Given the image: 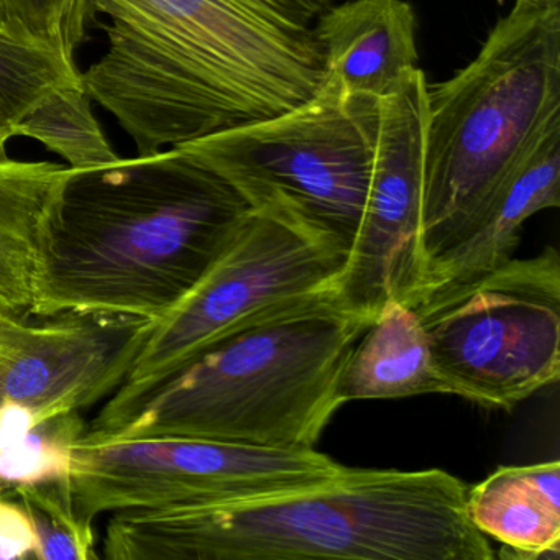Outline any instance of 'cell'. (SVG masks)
<instances>
[{"mask_svg": "<svg viewBox=\"0 0 560 560\" xmlns=\"http://www.w3.org/2000/svg\"><path fill=\"white\" fill-rule=\"evenodd\" d=\"M107 50L81 81L139 155L294 109L326 84L330 0H86Z\"/></svg>", "mask_w": 560, "mask_h": 560, "instance_id": "1", "label": "cell"}, {"mask_svg": "<svg viewBox=\"0 0 560 560\" xmlns=\"http://www.w3.org/2000/svg\"><path fill=\"white\" fill-rule=\"evenodd\" d=\"M252 212L228 179L179 147L68 168L42 225L27 317L97 311L155 323Z\"/></svg>", "mask_w": 560, "mask_h": 560, "instance_id": "2", "label": "cell"}, {"mask_svg": "<svg viewBox=\"0 0 560 560\" xmlns=\"http://www.w3.org/2000/svg\"><path fill=\"white\" fill-rule=\"evenodd\" d=\"M447 471L355 470L254 500L113 513L109 560H491Z\"/></svg>", "mask_w": 560, "mask_h": 560, "instance_id": "3", "label": "cell"}, {"mask_svg": "<svg viewBox=\"0 0 560 560\" xmlns=\"http://www.w3.org/2000/svg\"><path fill=\"white\" fill-rule=\"evenodd\" d=\"M370 323L334 287L278 304L163 378L120 386L83 439L182 435L313 448L342 406L340 376Z\"/></svg>", "mask_w": 560, "mask_h": 560, "instance_id": "4", "label": "cell"}, {"mask_svg": "<svg viewBox=\"0 0 560 560\" xmlns=\"http://www.w3.org/2000/svg\"><path fill=\"white\" fill-rule=\"evenodd\" d=\"M556 129L560 2L516 0L471 63L445 83L428 84L425 268Z\"/></svg>", "mask_w": 560, "mask_h": 560, "instance_id": "5", "label": "cell"}, {"mask_svg": "<svg viewBox=\"0 0 560 560\" xmlns=\"http://www.w3.org/2000/svg\"><path fill=\"white\" fill-rule=\"evenodd\" d=\"M380 100L327 78L316 96L179 149L228 179L252 211L347 260L369 192Z\"/></svg>", "mask_w": 560, "mask_h": 560, "instance_id": "6", "label": "cell"}, {"mask_svg": "<svg viewBox=\"0 0 560 560\" xmlns=\"http://www.w3.org/2000/svg\"><path fill=\"white\" fill-rule=\"evenodd\" d=\"M444 393L513 409L560 376V258L546 247L419 298Z\"/></svg>", "mask_w": 560, "mask_h": 560, "instance_id": "7", "label": "cell"}, {"mask_svg": "<svg viewBox=\"0 0 560 560\" xmlns=\"http://www.w3.org/2000/svg\"><path fill=\"white\" fill-rule=\"evenodd\" d=\"M347 467L316 448H273L159 435L81 439L71 457L78 511L104 513L254 500L329 483Z\"/></svg>", "mask_w": 560, "mask_h": 560, "instance_id": "8", "label": "cell"}, {"mask_svg": "<svg viewBox=\"0 0 560 560\" xmlns=\"http://www.w3.org/2000/svg\"><path fill=\"white\" fill-rule=\"evenodd\" d=\"M343 264L283 222L252 212L198 284L152 323L120 386L156 382L264 311L334 287Z\"/></svg>", "mask_w": 560, "mask_h": 560, "instance_id": "9", "label": "cell"}, {"mask_svg": "<svg viewBox=\"0 0 560 560\" xmlns=\"http://www.w3.org/2000/svg\"><path fill=\"white\" fill-rule=\"evenodd\" d=\"M425 116L428 80L416 68L380 100L369 192L355 241L334 283L337 300L370 320L386 301L411 304L424 281Z\"/></svg>", "mask_w": 560, "mask_h": 560, "instance_id": "10", "label": "cell"}, {"mask_svg": "<svg viewBox=\"0 0 560 560\" xmlns=\"http://www.w3.org/2000/svg\"><path fill=\"white\" fill-rule=\"evenodd\" d=\"M28 323L0 311V408L34 418L83 411L126 382L152 320L65 311Z\"/></svg>", "mask_w": 560, "mask_h": 560, "instance_id": "11", "label": "cell"}, {"mask_svg": "<svg viewBox=\"0 0 560 560\" xmlns=\"http://www.w3.org/2000/svg\"><path fill=\"white\" fill-rule=\"evenodd\" d=\"M559 206L560 129H556L539 140L500 191L429 260L424 283L411 304L506 264L520 247L524 224Z\"/></svg>", "mask_w": 560, "mask_h": 560, "instance_id": "12", "label": "cell"}, {"mask_svg": "<svg viewBox=\"0 0 560 560\" xmlns=\"http://www.w3.org/2000/svg\"><path fill=\"white\" fill-rule=\"evenodd\" d=\"M416 14L405 0H349L330 5L316 32L327 78L346 93L388 96L418 67Z\"/></svg>", "mask_w": 560, "mask_h": 560, "instance_id": "13", "label": "cell"}, {"mask_svg": "<svg viewBox=\"0 0 560 560\" xmlns=\"http://www.w3.org/2000/svg\"><path fill=\"white\" fill-rule=\"evenodd\" d=\"M465 503L471 524L503 546V557H559V460L498 468L467 487Z\"/></svg>", "mask_w": 560, "mask_h": 560, "instance_id": "14", "label": "cell"}, {"mask_svg": "<svg viewBox=\"0 0 560 560\" xmlns=\"http://www.w3.org/2000/svg\"><path fill=\"white\" fill-rule=\"evenodd\" d=\"M428 393H444V386L435 373L421 319L405 301H386L347 359L339 383L340 402Z\"/></svg>", "mask_w": 560, "mask_h": 560, "instance_id": "15", "label": "cell"}, {"mask_svg": "<svg viewBox=\"0 0 560 560\" xmlns=\"http://www.w3.org/2000/svg\"><path fill=\"white\" fill-rule=\"evenodd\" d=\"M68 166L0 162V311L27 316L42 225Z\"/></svg>", "mask_w": 560, "mask_h": 560, "instance_id": "16", "label": "cell"}, {"mask_svg": "<svg viewBox=\"0 0 560 560\" xmlns=\"http://www.w3.org/2000/svg\"><path fill=\"white\" fill-rule=\"evenodd\" d=\"M86 431L80 411L34 418L19 406L0 408V490L70 475Z\"/></svg>", "mask_w": 560, "mask_h": 560, "instance_id": "17", "label": "cell"}, {"mask_svg": "<svg viewBox=\"0 0 560 560\" xmlns=\"http://www.w3.org/2000/svg\"><path fill=\"white\" fill-rule=\"evenodd\" d=\"M91 103L83 81L61 84L31 107L12 133L37 140L67 160L70 170L110 165L119 156L107 142Z\"/></svg>", "mask_w": 560, "mask_h": 560, "instance_id": "18", "label": "cell"}, {"mask_svg": "<svg viewBox=\"0 0 560 560\" xmlns=\"http://www.w3.org/2000/svg\"><path fill=\"white\" fill-rule=\"evenodd\" d=\"M34 527L35 560L101 559L94 521L78 511L71 477L48 478L12 488Z\"/></svg>", "mask_w": 560, "mask_h": 560, "instance_id": "19", "label": "cell"}, {"mask_svg": "<svg viewBox=\"0 0 560 560\" xmlns=\"http://www.w3.org/2000/svg\"><path fill=\"white\" fill-rule=\"evenodd\" d=\"M81 80L73 54L0 31V126L14 139L18 120L61 84Z\"/></svg>", "mask_w": 560, "mask_h": 560, "instance_id": "20", "label": "cell"}, {"mask_svg": "<svg viewBox=\"0 0 560 560\" xmlns=\"http://www.w3.org/2000/svg\"><path fill=\"white\" fill-rule=\"evenodd\" d=\"M86 0H0V31L74 54L84 40Z\"/></svg>", "mask_w": 560, "mask_h": 560, "instance_id": "21", "label": "cell"}, {"mask_svg": "<svg viewBox=\"0 0 560 560\" xmlns=\"http://www.w3.org/2000/svg\"><path fill=\"white\" fill-rule=\"evenodd\" d=\"M37 539L22 504L8 490H0V560L35 559Z\"/></svg>", "mask_w": 560, "mask_h": 560, "instance_id": "22", "label": "cell"}, {"mask_svg": "<svg viewBox=\"0 0 560 560\" xmlns=\"http://www.w3.org/2000/svg\"><path fill=\"white\" fill-rule=\"evenodd\" d=\"M11 139V133H9L4 127L0 126V162H5V160H9L8 143Z\"/></svg>", "mask_w": 560, "mask_h": 560, "instance_id": "23", "label": "cell"}, {"mask_svg": "<svg viewBox=\"0 0 560 560\" xmlns=\"http://www.w3.org/2000/svg\"><path fill=\"white\" fill-rule=\"evenodd\" d=\"M530 2H560V0H530Z\"/></svg>", "mask_w": 560, "mask_h": 560, "instance_id": "24", "label": "cell"}]
</instances>
